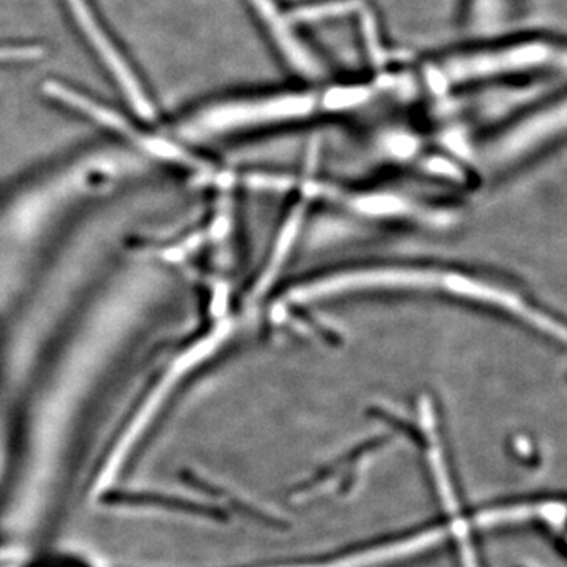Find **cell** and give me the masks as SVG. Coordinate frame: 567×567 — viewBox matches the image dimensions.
Instances as JSON below:
<instances>
[{"label":"cell","instance_id":"cell-1","mask_svg":"<svg viewBox=\"0 0 567 567\" xmlns=\"http://www.w3.org/2000/svg\"><path fill=\"white\" fill-rule=\"evenodd\" d=\"M74 24L80 29L81 35L92 48L93 54L103 63L104 69L110 71L112 78L117 82L118 87L128 96L130 102L142 114L152 111L147 93L136 71L132 66L118 44L112 39L111 32L104 28L102 18L96 13L91 0H65Z\"/></svg>","mask_w":567,"mask_h":567},{"label":"cell","instance_id":"cell-2","mask_svg":"<svg viewBox=\"0 0 567 567\" xmlns=\"http://www.w3.org/2000/svg\"><path fill=\"white\" fill-rule=\"evenodd\" d=\"M106 499L111 503H118V505L163 507V509L196 514V516H207L210 518L224 517L223 511H219L216 506L204 505V503L200 505L199 502L181 498V496L151 494H112L106 496Z\"/></svg>","mask_w":567,"mask_h":567},{"label":"cell","instance_id":"cell-3","mask_svg":"<svg viewBox=\"0 0 567 567\" xmlns=\"http://www.w3.org/2000/svg\"><path fill=\"white\" fill-rule=\"evenodd\" d=\"M41 54L37 44H0V63L35 61Z\"/></svg>","mask_w":567,"mask_h":567}]
</instances>
